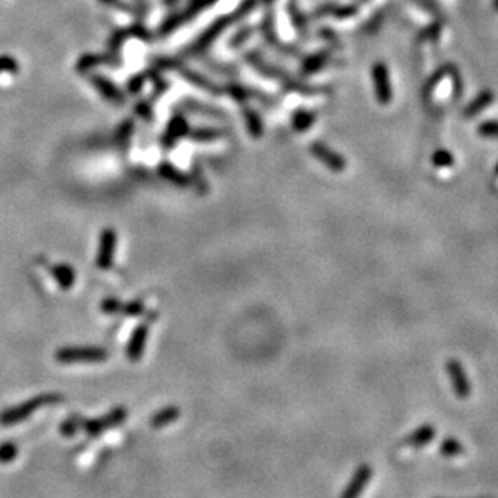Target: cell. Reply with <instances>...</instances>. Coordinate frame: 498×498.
Here are the masks:
<instances>
[{
	"instance_id": "obj_25",
	"label": "cell",
	"mask_w": 498,
	"mask_h": 498,
	"mask_svg": "<svg viewBox=\"0 0 498 498\" xmlns=\"http://www.w3.org/2000/svg\"><path fill=\"white\" fill-rule=\"evenodd\" d=\"M191 134L193 139H198V141H211V139H215L219 138V136L222 134L219 130H207V128H202V130H194Z\"/></svg>"
},
{
	"instance_id": "obj_5",
	"label": "cell",
	"mask_w": 498,
	"mask_h": 498,
	"mask_svg": "<svg viewBox=\"0 0 498 498\" xmlns=\"http://www.w3.org/2000/svg\"><path fill=\"white\" fill-rule=\"evenodd\" d=\"M309 151L312 156H314L320 164H324L327 169H330L335 174H342L343 170L346 169V161L340 156L338 152H335L333 149H330L327 144L320 143V141H314L311 144Z\"/></svg>"
},
{
	"instance_id": "obj_3",
	"label": "cell",
	"mask_w": 498,
	"mask_h": 498,
	"mask_svg": "<svg viewBox=\"0 0 498 498\" xmlns=\"http://www.w3.org/2000/svg\"><path fill=\"white\" fill-rule=\"evenodd\" d=\"M126 416H128V411H126L125 407L121 406L115 407V410H112L110 413H107L106 416H102V418L99 419H84L81 430H84L88 437L93 438L99 437L102 432H106V430L123 424L126 420Z\"/></svg>"
},
{
	"instance_id": "obj_4",
	"label": "cell",
	"mask_w": 498,
	"mask_h": 498,
	"mask_svg": "<svg viewBox=\"0 0 498 498\" xmlns=\"http://www.w3.org/2000/svg\"><path fill=\"white\" fill-rule=\"evenodd\" d=\"M115 246H117V233L113 228H104L101 232V238H99V249L96 264L99 269L107 270L110 269L113 264V257H115Z\"/></svg>"
},
{
	"instance_id": "obj_2",
	"label": "cell",
	"mask_w": 498,
	"mask_h": 498,
	"mask_svg": "<svg viewBox=\"0 0 498 498\" xmlns=\"http://www.w3.org/2000/svg\"><path fill=\"white\" fill-rule=\"evenodd\" d=\"M56 359L62 364L75 362H102L108 359V353L96 346H67L56 353Z\"/></svg>"
},
{
	"instance_id": "obj_29",
	"label": "cell",
	"mask_w": 498,
	"mask_h": 498,
	"mask_svg": "<svg viewBox=\"0 0 498 498\" xmlns=\"http://www.w3.org/2000/svg\"><path fill=\"white\" fill-rule=\"evenodd\" d=\"M497 171H498V167H497Z\"/></svg>"
},
{
	"instance_id": "obj_24",
	"label": "cell",
	"mask_w": 498,
	"mask_h": 498,
	"mask_svg": "<svg viewBox=\"0 0 498 498\" xmlns=\"http://www.w3.org/2000/svg\"><path fill=\"white\" fill-rule=\"evenodd\" d=\"M432 162H434V165L438 167V169H445V167H451L455 161H453V156L450 152L445 151V149H440V151H437L436 154H434Z\"/></svg>"
},
{
	"instance_id": "obj_16",
	"label": "cell",
	"mask_w": 498,
	"mask_h": 498,
	"mask_svg": "<svg viewBox=\"0 0 498 498\" xmlns=\"http://www.w3.org/2000/svg\"><path fill=\"white\" fill-rule=\"evenodd\" d=\"M187 131H188V125L187 121L183 120V117H175V119L169 123V128H167L164 144L167 147L174 146L176 139L181 138L183 134H187Z\"/></svg>"
},
{
	"instance_id": "obj_15",
	"label": "cell",
	"mask_w": 498,
	"mask_h": 498,
	"mask_svg": "<svg viewBox=\"0 0 498 498\" xmlns=\"http://www.w3.org/2000/svg\"><path fill=\"white\" fill-rule=\"evenodd\" d=\"M493 101H495V94H493L492 91H482V93L479 94V96L469 104L468 108H466L464 117H468V119H473V117L479 115V113H481L482 110H486V108L490 106Z\"/></svg>"
},
{
	"instance_id": "obj_1",
	"label": "cell",
	"mask_w": 498,
	"mask_h": 498,
	"mask_svg": "<svg viewBox=\"0 0 498 498\" xmlns=\"http://www.w3.org/2000/svg\"><path fill=\"white\" fill-rule=\"evenodd\" d=\"M63 400L62 395L58 393H45V395H39L31 398V400L21 403V405L8 407V410L0 413V424L2 425H15L20 424L23 420L31 418V414L40 410V407L58 405Z\"/></svg>"
},
{
	"instance_id": "obj_13",
	"label": "cell",
	"mask_w": 498,
	"mask_h": 498,
	"mask_svg": "<svg viewBox=\"0 0 498 498\" xmlns=\"http://www.w3.org/2000/svg\"><path fill=\"white\" fill-rule=\"evenodd\" d=\"M52 275L62 289H70L75 285L76 275L73 267L68 264H57L52 267Z\"/></svg>"
},
{
	"instance_id": "obj_9",
	"label": "cell",
	"mask_w": 498,
	"mask_h": 498,
	"mask_svg": "<svg viewBox=\"0 0 498 498\" xmlns=\"http://www.w3.org/2000/svg\"><path fill=\"white\" fill-rule=\"evenodd\" d=\"M370 477H372V468L369 464H361L343 492L342 498H359L362 490L368 487Z\"/></svg>"
},
{
	"instance_id": "obj_19",
	"label": "cell",
	"mask_w": 498,
	"mask_h": 498,
	"mask_svg": "<svg viewBox=\"0 0 498 498\" xmlns=\"http://www.w3.org/2000/svg\"><path fill=\"white\" fill-rule=\"evenodd\" d=\"M83 418L80 414H73L71 418L63 420L60 425V434L63 437H73L76 432H80L81 427H83Z\"/></svg>"
},
{
	"instance_id": "obj_6",
	"label": "cell",
	"mask_w": 498,
	"mask_h": 498,
	"mask_svg": "<svg viewBox=\"0 0 498 498\" xmlns=\"http://www.w3.org/2000/svg\"><path fill=\"white\" fill-rule=\"evenodd\" d=\"M372 83L375 89V97L382 106H387L393 99V89L390 83L387 67L383 63H375L372 68Z\"/></svg>"
},
{
	"instance_id": "obj_21",
	"label": "cell",
	"mask_w": 498,
	"mask_h": 498,
	"mask_svg": "<svg viewBox=\"0 0 498 498\" xmlns=\"http://www.w3.org/2000/svg\"><path fill=\"white\" fill-rule=\"evenodd\" d=\"M327 52H320L319 56H314V57H309L307 60L305 62V65H303V71H305L306 75H311V73H316L317 70H320L325 63H327Z\"/></svg>"
},
{
	"instance_id": "obj_26",
	"label": "cell",
	"mask_w": 498,
	"mask_h": 498,
	"mask_svg": "<svg viewBox=\"0 0 498 498\" xmlns=\"http://www.w3.org/2000/svg\"><path fill=\"white\" fill-rule=\"evenodd\" d=\"M479 133L486 138H498V121H486L479 126Z\"/></svg>"
},
{
	"instance_id": "obj_14",
	"label": "cell",
	"mask_w": 498,
	"mask_h": 498,
	"mask_svg": "<svg viewBox=\"0 0 498 498\" xmlns=\"http://www.w3.org/2000/svg\"><path fill=\"white\" fill-rule=\"evenodd\" d=\"M178 418H180L178 407H176V406H167V407H164V410L154 413L149 423H151V425L154 429H162V427H165V425L174 424Z\"/></svg>"
},
{
	"instance_id": "obj_10",
	"label": "cell",
	"mask_w": 498,
	"mask_h": 498,
	"mask_svg": "<svg viewBox=\"0 0 498 498\" xmlns=\"http://www.w3.org/2000/svg\"><path fill=\"white\" fill-rule=\"evenodd\" d=\"M91 84H94V88H96L99 93H101V96L104 99H107V101H110L113 104H123L126 101L123 93H121L110 80L104 78L101 75L91 76Z\"/></svg>"
},
{
	"instance_id": "obj_11",
	"label": "cell",
	"mask_w": 498,
	"mask_h": 498,
	"mask_svg": "<svg viewBox=\"0 0 498 498\" xmlns=\"http://www.w3.org/2000/svg\"><path fill=\"white\" fill-rule=\"evenodd\" d=\"M241 115H243L244 125H246L248 133L251 134L254 139H259L262 136V133H264V125H262V120H261L259 113H257L254 108H251L248 106H243Z\"/></svg>"
},
{
	"instance_id": "obj_8",
	"label": "cell",
	"mask_w": 498,
	"mask_h": 498,
	"mask_svg": "<svg viewBox=\"0 0 498 498\" xmlns=\"http://www.w3.org/2000/svg\"><path fill=\"white\" fill-rule=\"evenodd\" d=\"M149 337V325L141 324L134 329V332L131 333V338L128 342V346H126V357L130 361H139L144 355V348H146Z\"/></svg>"
},
{
	"instance_id": "obj_22",
	"label": "cell",
	"mask_w": 498,
	"mask_h": 498,
	"mask_svg": "<svg viewBox=\"0 0 498 498\" xmlns=\"http://www.w3.org/2000/svg\"><path fill=\"white\" fill-rule=\"evenodd\" d=\"M18 455V447L13 442H5L0 445V463H12Z\"/></svg>"
},
{
	"instance_id": "obj_28",
	"label": "cell",
	"mask_w": 498,
	"mask_h": 498,
	"mask_svg": "<svg viewBox=\"0 0 498 498\" xmlns=\"http://www.w3.org/2000/svg\"><path fill=\"white\" fill-rule=\"evenodd\" d=\"M144 106H146V107H143V104H139V106L136 107V112H138L139 115H141V117H144V119H146V120H151V117H152V108L149 107L147 104H144Z\"/></svg>"
},
{
	"instance_id": "obj_7",
	"label": "cell",
	"mask_w": 498,
	"mask_h": 498,
	"mask_svg": "<svg viewBox=\"0 0 498 498\" xmlns=\"http://www.w3.org/2000/svg\"><path fill=\"white\" fill-rule=\"evenodd\" d=\"M448 375H450V382L453 385V392L456 393V396L464 400L471 395V383L468 377H466V372L461 366L460 361L450 359L447 364Z\"/></svg>"
},
{
	"instance_id": "obj_12",
	"label": "cell",
	"mask_w": 498,
	"mask_h": 498,
	"mask_svg": "<svg viewBox=\"0 0 498 498\" xmlns=\"http://www.w3.org/2000/svg\"><path fill=\"white\" fill-rule=\"evenodd\" d=\"M436 437V427L430 424H425L423 427H419L418 430H414L410 437L406 438V445L407 447H413V448H420L427 443L432 442V438Z\"/></svg>"
},
{
	"instance_id": "obj_18",
	"label": "cell",
	"mask_w": 498,
	"mask_h": 498,
	"mask_svg": "<svg viewBox=\"0 0 498 498\" xmlns=\"http://www.w3.org/2000/svg\"><path fill=\"white\" fill-rule=\"evenodd\" d=\"M158 174H161L162 178L169 180L170 183L176 185V187H189V183H191L187 175L181 174L176 167L170 165V164H162L161 167H158Z\"/></svg>"
},
{
	"instance_id": "obj_20",
	"label": "cell",
	"mask_w": 498,
	"mask_h": 498,
	"mask_svg": "<svg viewBox=\"0 0 498 498\" xmlns=\"http://www.w3.org/2000/svg\"><path fill=\"white\" fill-rule=\"evenodd\" d=\"M464 448L456 438H445L440 445V453L447 458H455V456L463 455Z\"/></svg>"
},
{
	"instance_id": "obj_17",
	"label": "cell",
	"mask_w": 498,
	"mask_h": 498,
	"mask_svg": "<svg viewBox=\"0 0 498 498\" xmlns=\"http://www.w3.org/2000/svg\"><path fill=\"white\" fill-rule=\"evenodd\" d=\"M316 117H317L316 112L306 110V108H300V110H296L293 113L292 126L298 131V133H305V131L309 130L311 126L316 123Z\"/></svg>"
},
{
	"instance_id": "obj_23",
	"label": "cell",
	"mask_w": 498,
	"mask_h": 498,
	"mask_svg": "<svg viewBox=\"0 0 498 498\" xmlns=\"http://www.w3.org/2000/svg\"><path fill=\"white\" fill-rule=\"evenodd\" d=\"M18 70H20V67H18L16 58H13L12 56H0V75H15L18 73Z\"/></svg>"
},
{
	"instance_id": "obj_27",
	"label": "cell",
	"mask_w": 498,
	"mask_h": 498,
	"mask_svg": "<svg viewBox=\"0 0 498 498\" xmlns=\"http://www.w3.org/2000/svg\"><path fill=\"white\" fill-rule=\"evenodd\" d=\"M121 303L119 300H113V298H108V300H106L102 303V311L104 314H120L121 312Z\"/></svg>"
}]
</instances>
